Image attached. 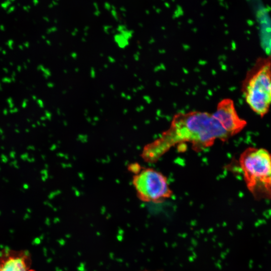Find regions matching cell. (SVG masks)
Returning <instances> with one entry per match:
<instances>
[{
    "label": "cell",
    "instance_id": "obj_1",
    "mask_svg": "<svg viewBox=\"0 0 271 271\" xmlns=\"http://www.w3.org/2000/svg\"><path fill=\"white\" fill-rule=\"evenodd\" d=\"M231 137L214 112H180L173 116L168 129L144 147L141 157L153 164L177 144L189 143L194 151L201 152L216 140L224 142Z\"/></svg>",
    "mask_w": 271,
    "mask_h": 271
},
{
    "label": "cell",
    "instance_id": "obj_2",
    "mask_svg": "<svg viewBox=\"0 0 271 271\" xmlns=\"http://www.w3.org/2000/svg\"><path fill=\"white\" fill-rule=\"evenodd\" d=\"M239 163L247 188L257 199H271V154L264 148L248 147Z\"/></svg>",
    "mask_w": 271,
    "mask_h": 271
},
{
    "label": "cell",
    "instance_id": "obj_3",
    "mask_svg": "<svg viewBox=\"0 0 271 271\" xmlns=\"http://www.w3.org/2000/svg\"><path fill=\"white\" fill-rule=\"evenodd\" d=\"M241 91L251 110L260 117L271 105V56L259 58L246 74Z\"/></svg>",
    "mask_w": 271,
    "mask_h": 271
},
{
    "label": "cell",
    "instance_id": "obj_4",
    "mask_svg": "<svg viewBox=\"0 0 271 271\" xmlns=\"http://www.w3.org/2000/svg\"><path fill=\"white\" fill-rule=\"evenodd\" d=\"M138 198L144 202L161 203L170 198L173 191L166 177L151 168H142L132 177Z\"/></svg>",
    "mask_w": 271,
    "mask_h": 271
},
{
    "label": "cell",
    "instance_id": "obj_5",
    "mask_svg": "<svg viewBox=\"0 0 271 271\" xmlns=\"http://www.w3.org/2000/svg\"><path fill=\"white\" fill-rule=\"evenodd\" d=\"M214 113L232 137L239 133L247 124L246 121L238 115L230 98H223L218 102Z\"/></svg>",
    "mask_w": 271,
    "mask_h": 271
},
{
    "label": "cell",
    "instance_id": "obj_6",
    "mask_svg": "<svg viewBox=\"0 0 271 271\" xmlns=\"http://www.w3.org/2000/svg\"><path fill=\"white\" fill-rule=\"evenodd\" d=\"M0 265L1 271H35L31 267V257L26 251H2Z\"/></svg>",
    "mask_w": 271,
    "mask_h": 271
},
{
    "label": "cell",
    "instance_id": "obj_7",
    "mask_svg": "<svg viewBox=\"0 0 271 271\" xmlns=\"http://www.w3.org/2000/svg\"><path fill=\"white\" fill-rule=\"evenodd\" d=\"M127 169L129 172L134 175L138 173L141 170L142 167L139 164L133 163L128 165Z\"/></svg>",
    "mask_w": 271,
    "mask_h": 271
},
{
    "label": "cell",
    "instance_id": "obj_8",
    "mask_svg": "<svg viewBox=\"0 0 271 271\" xmlns=\"http://www.w3.org/2000/svg\"><path fill=\"white\" fill-rule=\"evenodd\" d=\"M143 271H153V270H143ZM155 271H162V270H155Z\"/></svg>",
    "mask_w": 271,
    "mask_h": 271
},
{
    "label": "cell",
    "instance_id": "obj_9",
    "mask_svg": "<svg viewBox=\"0 0 271 271\" xmlns=\"http://www.w3.org/2000/svg\"><path fill=\"white\" fill-rule=\"evenodd\" d=\"M0 271H1V265H0Z\"/></svg>",
    "mask_w": 271,
    "mask_h": 271
}]
</instances>
